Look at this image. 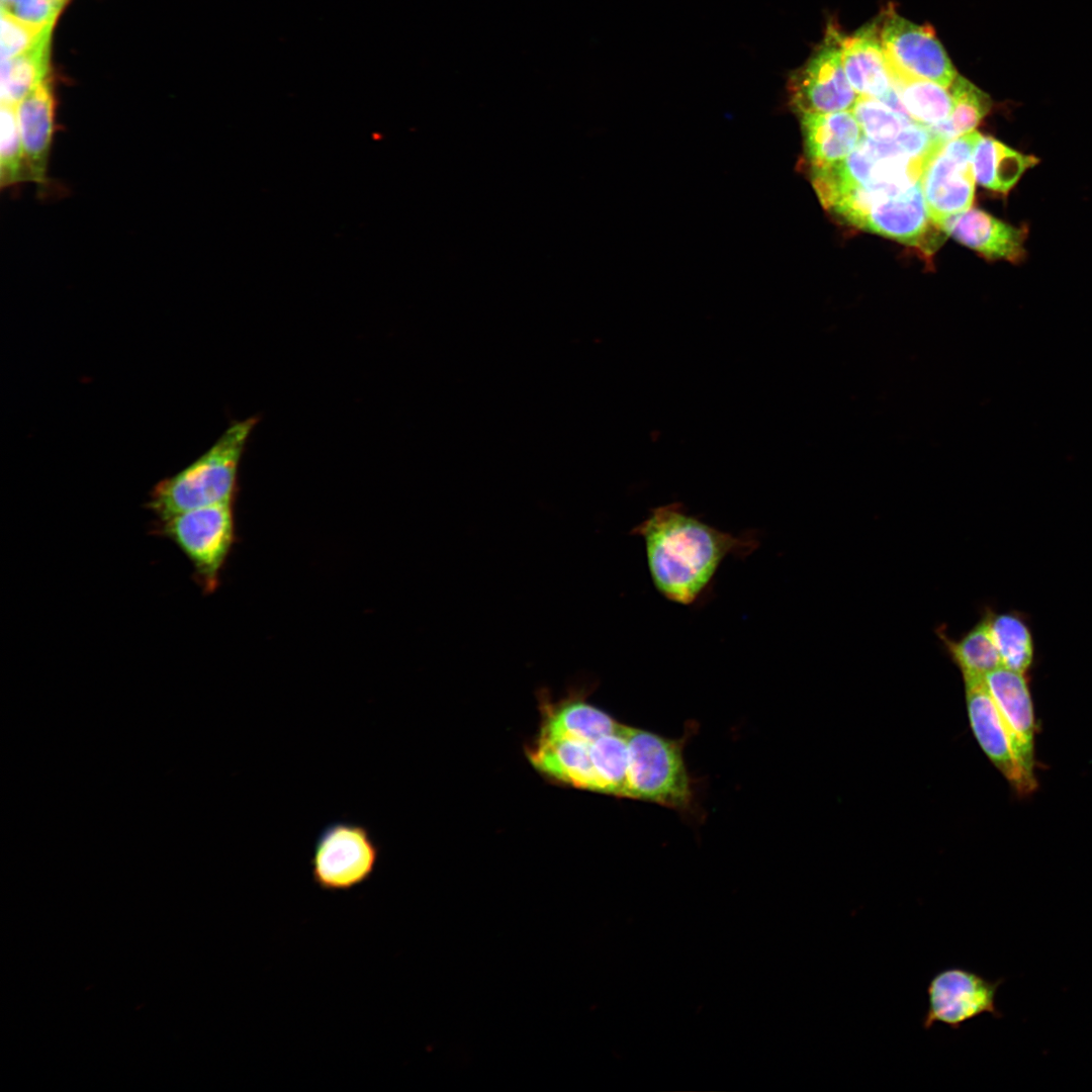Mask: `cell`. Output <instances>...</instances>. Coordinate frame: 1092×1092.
Returning a JSON list of instances; mask_svg holds the SVG:
<instances>
[{
  "mask_svg": "<svg viewBox=\"0 0 1092 1092\" xmlns=\"http://www.w3.org/2000/svg\"><path fill=\"white\" fill-rule=\"evenodd\" d=\"M631 533L644 542L656 590L682 606H693L710 593L726 558H745L759 546L754 530L737 535L721 531L689 514L679 503L651 509Z\"/></svg>",
  "mask_w": 1092,
  "mask_h": 1092,
  "instance_id": "1",
  "label": "cell"
},
{
  "mask_svg": "<svg viewBox=\"0 0 1092 1092\" xmlns=\"http://www.w3.org/2000/svg\"><path fill=\"white\" fill-rule=\"evenodd\" d=\"M258 419L234 422L215 443L176 474L159 481L148 508L158 520L188 510L234 502L239 465Z\"/></svg>",
  "mask_w": 1092,
  "mask_h": 1092,
  "instance_id": "2",
  "label": "cell"
},
{
  "mask_svg": "<svg viewBox=\"0 0 1092 1092\" xmlns=\"http://www.w3.org/2000/svg\"><path fill=\"white\" fill-rule=\"evenodd\" d=\"M689 725L680 738H668L625 726L628 769L625 798L655 803L685 815L697 809V780L687 767L684 748L695 733Z\"/></svg>",
  "mask_w": 1092,
  "mask_h": 1092,
  "instance_id": "3",
  "label": "cell"
},
{
  "mask_svg": "<svg viewBox=\"0 0 1092 1092\" xmlns=\"http://www.w3.org/2000/svg\"><path fill=\"white\" fill-rule=\"evenodd\" d=\"M158 533L167 537L192 564L203 590H214L235 543L234 502L181 512L158 520Z\"/></svg>",
  "mask_w": 1092,
  "mask_h": 1092,
  "instance_id": "4",
  "label": "cell"
},
{
  "mask_svg": "<svg viewBox=\"0 0 1092 1092\" xmlns=\"http://www.w3.org/2000/svg\"><path fill=\"white\" fill-rule=\"evenodd\" d=\"M380 857V845L363 824L335 821L316 837L310 858L313 884L330 893L348 892L374 874Z\"/></svg>",
  "mask_w": 1092,
  "mask_h": 1092,
  "instance_id": "5",
  "label": "cell"
},
{
  "mask_svg": "<svg viewBox=\"0 0 1092 1092\" xmlns=\"http://www.w3.org/2000/svg\"><path fill=\"white\" fill-rule=\"evenodd\" d=\"M844 35L829 23L808 60L788 80L789 100L799 115L851 110L858 95L849 84L842 60Z\"/></svg>",
  "mask_w": 1092,
  "mask_h": 1092,
  "instance_id": "6",
  "label": "cell"
},
{
  "mask_svg": "<svg viewBox=\"0 0 1092 1092\" xmlns=\"http://www.w3.org/2000/svg\"><path fill=\"white\" fill-rule=\"evenodd\" d=\"M981 133L971 131L948 141L921 177L931 220L940 228L945 218L968 210L975 193L973 155Z\"/></svg>",
  "mask_w": 1092,
  "mask_h": 1092,
  "instance_id": "7",
  "label": "cell"
},
{
  "mask_svg": "<svg viewBox=\"0 0 1092 1092\" xmlns=\"http://www.w3.org/2000/svg\"><path fill=\"white\" fill-rule=\"evenodd\" d=\"M1002 982L1001 979L989 981L961 967L938 971L927 985L928 1006L923 1028L928 1030L940 1023L958 1030L965 1022L985 1013L1001 1017L996 1007V992Z\"/></svg>",
  "mask_w": 1092,
  "mask_h": 1092,
  "instance_id": "8",
  "label": "cell"
},
{
  "mask_svg": "<svg viewBox=\"0 0 1092 1092\" xmlns=\"http://www.w3.org/2000/svg\"><path fill=\"white\" fill-rule=\"evenodd\" d=\"M965 686L969 719L980 746L1019 793L1032 792L1036 786L1034 768L1025 761L985 678L965 681Z\"/></svg>",
  "mask_w": 1092,
  "mask_h": 1092,
  "instance_id": "9",
  "label": "cell"
},
{
  "mask_svg": "<svg viewBox=\"0 0 1092 1092\" xmlns=\"http://www.w3.org/2000/svg\"><path fill=\"white\" fill-rule=\"evenodd\" d=\"M886 61L900 70L948 88L957 73L929 26L918 25L888 8L882 14Z\"/></svg>",
  "mask_w": 1092,
  "mask_h": 1092,
  "instance_id": "10",
  "label": "cell"
},
{
  "mask_svg": "<svg viewBox=\"0 0 1092 1092\" xmlns=\"http://www.w3.org/2000/svg\"><path fill=\"white\" fill-rule=\"evenodd\" d=\"M920 180L902 193L872 204L855 228L896 240L930 256L944 242L946 234L929 216Z\"/></svg>",
  "mask_w": 1092,
  "mask_h": 1092,
  "instance_id": "11",
  "label": "cell"
},
{
  "mask_svg": "<svg viewBox=\"0 0 1092 1092\" xmlns=\"http://www.w3.org/2000/svg\"><path fill=\"white\" fill-rule=\"evenodd\" d=\"M56 97L50 78L16 105L20 136L32 182L40 196L52 188L50 157L56 125Z\"/></svg>",
  "mask_w": 1092,
  "mask_h": 1092,
  "instance_id": "12",
  "label": "cell"
},
{
  "mask_svg": "<svg viewBox=\"0 0 1092 1092\" xmlns=\"http://www.w3.org/2000/svg\"><path fill=\"white\" fill-rule=\"evenodd\" d=\"M940 229L957 242L989 260L1019 263L1026 256L1028 230L1002 221L990 213L969 208L944 219Z\"/></svg>",
  "mask_w": 1092,
  "mask_h": 1092,
  "instance_id": "13",
  "label": "cell"
},
{
  "mask_svg": "<svg viewBox=\"0 0 1092 1092\" xmlns=\"http://www.w3.org/2000/svg\"><path fill=\"white\" fill-rule=\"evenodd\" d=\"M882 16L861 26L842 42L843 67L858 96L881 100L892 89L882 43Z\"/></svg>",
  "mask_w": 1092,
  "mask_h": 1092,
  "instance_id": "14",
  "label": "cell"
},
{
  "mask_svg": "<svg viewBox=\"0 0 1092 1092\" xmlns=\"http://www.w3.org/2000/svg\"><path fill=\"white\" fill-rule=\"evenodd\" d=\"M985 684L1025 761L1034 768L1035 725L1025 673L1001 666L985 676Z\"/></svg>",
  "mask_w": 1092,
  "mask_h": 1092,
  "instance_id": "15",
  "label": "cell"
},
{
  "mask_svg": "<svg viewBox=\"0 0 1092 1092\" xmlns=\"http://www.w3.org/2000/svg\"><path fill=\"white\" fill-rule=\"evenodd\" d=\"M800 121L809 168L844 159L863 136L851 110L803 114Z\"/></svg>",
  "mask_w": 1092,
  "mask_h": 1092,
  "instance_id": "16",
  "label": "cell"
},
{
  "mask_svg": "<svg viewBox=\"0 0 1092 1092\" xmlns=\"http://www.w3.org/2000/svg\"><path fill=\"white\" fill-rule=\"evenodd\" d=\"M543 704L540 735L595 740L617 731L622 726L607 712L575 694L559 703Z\"/></svg>",
  "mask_w": 1092,
  "mask_h": 1092,
  "instance_id": "17",
  "label": "cell"
},
{
  "mask_svg": "<svg viewBox=\"0 0 1092 1092\" xmlns=\"http://www.w3.org/2000/svg\"><path fill=\"white\" fill-rule=\"evenodd\" d=\"M1039 160L1020 153L992 136L981 135L974 155L975 179L982 187L1007 194Z\"/></svg>",
  "mask_w": 1092,
  "mask_h": 1092,
  "instance_id": "18",
  "label": "cell"
},
{
  "mask_svg": "<svg viewBox=\"0 0 1092 1092\" xmlns=\"http://www.w3.org/2000/svg\"><path fill=\"white\" fill-rule=\"evenodd\" d=\"M935 633L946 654L961 670L965 681L985 678L989 672L1002 666L984 617L958 639L947 634L944 625L939 626Z\"/></svg>",
  "mask_w": 1092,
  "mask_h": 1092,
  "instance_id": "19",
  "label": "cell"
},
{
  "mask_svg": "<svg viewBox=\"0 0 1092 1092\" xmlns=\"http://www.w3.org/2000/svg\"><path fill=\"white\" fill-rule=\"evenodd\" d=\"M886 63L892 87L915 122L931 125L949 116L952 100L947 88Z\"/></svg>",
  "mask_w": 1092,
  "mask_h": 1092,
  "instance_id": "20",
  "label": "cell"
},
{
  "mask_svg": "<svg viewBox=\"0 0 1092 1092\" xmlns=\"http://www.w3.org/2000/svg\"><path fill=\"white\" fill-rule=\"evenodd\" d=\"M51 35L52 31L27 51L1 60V103L16 106L49 79Z\"/></svg>",
  "mask_w": 1092,
  "mask_h": 1092,
  "instance_id": "21",
  "label": "cell"
},
{
  "mask_svg": "<svg viewBox=\"0 0 1092 1092\" xmlns=\"http://www.w3.org/2000/svg\"><path fill=\"white\" fill-rule=\"evenodd\" d=\"M952 100L949 116L927 125L938 139L948 142L973 131L992 107L990 96L971 81L957 74L947 88Z\"/></svg>",
  "mask_w": 1092,
  "mask_h": 1092,
  "instance_id": "22",
  "label": "cell"
},
{
  "mask_svg": "<svg viewBox=\"0 0 1092 1092\" xmlns=\"http://www.w3.org/2000/svg\"><path fill=\"white\" fill-rule=\"evenodd\" d=\"M625 726L615 732L587 740L596 792L625 798L628 769V747Z\"/></svg>",
  "mask_w": 1092,
  "mask_h": 1092,
  "instance_id": "23",
  "label": "cell"
},
{
  "mask_svg": "<svg viewBox=\"0 0 1092 1092\" xmlns=\"http://www.w3.org/2000/svg\"><path fill=\"white\" fill-rule=\"evenodd\" d=\"M1002 666L1025 673L1033 661L1034 645L1028 625L1014 612L996 613L988 609L983 614Z\"/></svg>",
  "mask_w": 1092,
  "mask_h": 1092,
  "instance_id": "24",
  "label": "cell"
},
{
  "mask_svg": "<svg viewBox=\"0 0 1092 1092\" xmlns=\"http://www.w3.org/2000/svg\"><path fill=\"white\" fill-rule=\"evenodd\" d=\"M32 182L22 145L16 106L1 103L0 110V186L14 188Z\"/></svg>",
  "mask_w": 1092,
  "mask_h": 1092,
  "instance_id": "25",
  "label": "cell"
},
{
  "mask_svg": "<svg viewBox=\"0 0 1092 1092\" xmlns=\"http://www.w3.org/2000/svg\"><path fill=\"white\" fill-rule=\"evenodd\" d=\"M856 121L868 139L889 142L915 122L892 110L882 101L858 96L852 109Z\"/></svg>",
  "mask_w": 1092,
  "mask_h": 1092,
  "instance_id": "26",
  "label": "cell"
},
{
  "mask_svg": "<svg viewBox=\"0 0 1092 1092\" xmlns=\"http://www.w3.org/2000/svg\"><path fill=\"white\" fill-rule=\"evenodd\" d=\"M54 24L33 25L1 11V60L10 59L30 49L53 30Z\"/></svg>",
  "mask_w": 1092,
  "mask_h": 1092,
  "instance_id": "27",
  "label": "cell"
},
{
  "mask_svg": "<svg viewBox=\"0 0 1092 1092\" xmlns=\"http://www.w3.org/2000/svg\"><path fill=\"white\" fill-rule=\"evenodd\" d=\"M58 0H1V11L33 25L55 23L63 6Z\"/></svg>",
  "mask_w": 1092,
  "mask_h": 1092,
  "instance_id": "28",
  "label": "cell"
}]
</instances>
